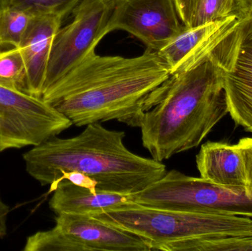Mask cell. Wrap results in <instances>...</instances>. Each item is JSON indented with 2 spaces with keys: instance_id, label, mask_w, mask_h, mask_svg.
Instances as JSON below:
<instances>
[{
  "instance_id": "obj_9",
  "label": "cell",
  "mask_w": 252,
  "mask_h": 251,
  "mask_svg": "<svg viewBox=\"0 0 252 251\" xmlns=\"http://www.w3.org/2000/svg\"><path fill=\"white\" fill-rule=\"evenodd\" d=\"M210 56L220 69L228 112L252 134V13L219 41Z\"/></svg>"
},
{
  "instance_id": "obj_4",
  "label": "cell",
  "mask_w": 252,
  "mask_h": 251,
  "mask_svg": "<svg viewBox=\"0 0 252 251\" xmlns=\"http://www.w3.org/2000/svg\"><path fill=\"white\" fill-rule=\"evenodd\" d=\"M92 217L142 237L151 251H185L195 242L228 237L252 226L249 217L156 209L133 202Z\"/></svg>"
},
{
  "instance_id": "obj_15",
  "label": "cell",
  "mask_w": 252,
  "mask_h": 251,
  "mask_svg": "<svg viewBox=\"0 0 252 251\" xmlns=\"http://www.w3.org/2000/svg\"><path fill=\"white\" fill-rule=\"evenodd\" d=\"M252 13L248 0H198L189 27H197L230 17L243 19Z\"/></svg>"
},
{
  "instance_id": "obj_7",
  "label": "cell",
  "mask_w": 252,
  "mask_h": 251,
  "mask_svg": "<svg viewBox=\"0 0 252 251\" xmlns=\"http://www.w3.org/2000/svg\"><path fill=\"white\" fill-rule=\"evenodd\" d=\"M116 0H82L72 22L56 32L52 46L43 94L86 57L95 53L105 35Z\"/></svg>"
},
{
  "instance_id": "obj_10",
  "label": "cell",
  "mask_w": 252,
  "mask_h": 251,
  "mask_svg": "<svg viewBox=\"0 0 252 251\" xmlns=\"http://www.w3.org/2000/svg\"><path fill=\"white\" fill-rule=\"evenodd\" d=\"M185 27L174 0H116L110 21L111 32L126 31L155 52Z\"/></svg>"
},
{
  "instance_id": "obj_5",
  "label": "cell",
  "mask_w": 252,
  "mask_h": 251,
  "mask_svg": "<svg viewBox=\"0 0 252 251\" xmlns=\"http://www.w3.org/2000/svg\"><path fill=\"white\" fill-rule=\"evenodd\" d=\"M130 197L133 203L156 209L252 218V195L248 190L225 188L176 169Z\"/></svg>"
},
{
  "instance_id": "obj_6",
  "label": "cell",
  "mask_w": 252,
  "mask_h": 251,
  "mask_svg": "<svg viewBox=\"0 0 252 251\" xmlns=\"http://www.w3.org/2000/svg\"><path fill=\"white\" fill-rule=\"evenodd\" d=\"M24 251H151L142 237L90 215L60 214L56 225L27 239Z\"/></svg>"
},
{
  "instance_id": "obj_3",
  "label": "cell",
  "mask_w": 252,
  "mask_h": 251,
  "mask_svg": "<svg viewBox=\"0 0 252 251\" xmlns=\"http://www.w3.org/2000/svg\"><path fill=\"white\" fill-rule=\"evenodd\" d=\"M125 137L124 131L100 122L89 124L76 137H55L34 146L23 155L27 172L41 185H50L49 193L62 172L78 171L95 180L99 191L135 194L161 179L167 169L161 162L132 153Z\"/></svg>"
},
{
  "instance_id": "obj_8",
  "label": "cell",
  "mask_w": 252,
  "mask_h": 251,
  "mask_svg": "<svg viewBox=\"0 0 252 251\" xmlns=\"http://www.w3.org/2000/svg\"><path fill=\"white\" fill-rule=\"evenodd\" d=\"M72 125L41 97L0 86V153L38 145Z\"/></svg>"
},
{
  "instance_id": "obj_18",
  "label": "cell",
  "mask_w": 252,
  "mask_h": 251,
  "mask_svg": "<svg viewBox=\"0 0 252 251\" xmlns=\"http://www.w3.org/2000/svg\"><path fill=\"white\" fill-rule=\"evenodd\" d=\"M32 17L24 10L0 7V47H19Z\"/></svg>"
},
{
  "instance_id": "obj_13",
  "label": "cell",
  "mask_w": 252,
  "mask_h": 251,
  "mask_svg": "<svg viewBox=\"0 0 252 251\" xmlns=\"http://www.w3.org/2000/svg\"><path fill=\"white\" fill-rule=\"evenodd\" d=\"M196 166L203 179L232 190H247L242 155L236 144L207 141L196 156Z\"/></svg>"
},
{
  "instance_id": "obj_16",
  "label": "cell",
  "mask_w": 252,
  "mask_h": 251,
  "mask_svg": "<svg viewBox=\"0 0 252 251\" xmlns=\"http://www.w3.org/2000/svg\"><path fill=\"white\" fill-rule=\"evenodd\" d=\"M0 86L28 94L26 67L18 47L0 51Z\"/></svg>"
},
{
  "instance_id": "obj_24",
  "label": "cell",
  "mask_w": 252,
  "mask_h": 251,
  "mask_svg": "<svg viewBox=\"0 0 252 251\" xmlns=\"http://www.w3.org/2000/svg\"><path fill=\"white\" fill-rule=\"evenodd\" d=\"M249 3H250V5H251L252 10V0H248Z\"/></svg>"
},
{
  "instance_id": "obj_14",
  "label": "cell",
  "mask_w": 252,
  "mask_h": 251,
  "mask_svg": "<svg viewBox=\"0 0 252 251\" xmlns=\"http://www.w3.org/2000/svg\"><path fill=\"white\" fill-rule=\"evenodd\" d=\"M49 202L50 209L56 215L60 214L93 215L125 206L130 203V195L97 191L62 180L56 186Z\"/></svg>"
},
{
  "instance_id": "obj_11",
  "label": "cell",
  "mask_w": 252,
  "mask_h": 251,
  "mask_svg": "<svg viewBox=\"0 0 252 251\" xmlns=\"http://www.w3.org/2000/svg\"><path fill=\"white\" fill-rule=\"evenodd\" d=\"M240 21L241 19L233 16L200 26H185L157 53L167 63L170 75L183 72L208 56Z\"/></svg>"
},
{
  "instance_id": "obj_21",
  "label": "cell",
  "mask_w": 252,
  "mask_h": 251,
  "mask_svg": "<svg viewBox=\"0 0 252 251\" xmlns=\"http://www.w3.org/2000/svg\"><path fill=\"white\" fill-rule=\"evenodd\" d=\"M62 180H67L72 184L79 186V187H84V188L88 189L93 193H97V191H99L98 184L95 180L93 179L89 175H85L82 172H78V171L62 172L58 184Z\"/></svg>"
},
{
  "instance_id": "obj_19",
  "label": "cell",
  "mask_w": 252,
  "mask_h": 251,
  "mask_svg": "<svg viewBox=\"0 0 252 251\" xmlns=\"http://www.w3.org/2000/svg\"><path fill=\"white\" fill-rule=\"evenodd\" d=\"M190 251H252V226L228 237L195 242Z\"/></svg>"
},
{
  "instance_id": "obj_2",
  "label": "cell",
  "mask_w": 252,
  "mask_h": 251,
  "mask_svg": "<svg viewBox=\"0 0 252 251\" xmlns=\"http://www.w3.org/2000/svg\"><path fill=\"white\" fill-rule=\"evenodd\" d=\"M228 112L220 69L210 54L171 75L147 98L132 127L157 162L198 147Z\"/></svg>"
},
{
  "instance_id": "obj_17",
  "label": "cell",
  "mask_w": 252,
  "mask_h": 251,
  "mask_svg": "<svg viewBox=\"0 0 252 251\" xmlns=\"http://www.w3.org/2000/svg\"><path fill=\"white\" fill-rule=\"evenodd\" d=\"M82 0H0V7H13L32 16H54L62 20L74 11Z\"/></svg>"
},
{
  "instance_id": "obj_22",
  "label": "cell",
  "mask_w": 252,
  "mask_h": 251,
  "mask_svg": "<svg viewBox=\"0 0 252 251\" xmlns=\"http://www.w3.org/2000/svg\"><path fill=\"white\" fill-rule=\"evenodd\" d=\"M182 23L189 27L198 0H174Z\"/></svg>"
},
{
  "instance_id": "obj_23",
  "label": "cell",
  "mask_w": 252,
  "mask_h": 251,
  "mask_svg": "<svg viewBox=\"0 0 252 251\" xmlns=\"http://www.w3.org/2000/svg\"><path fill=\"white\" fill-rule=\"evenodd\" d=\"M10 211L9 206L0 197V239L4 237L7 234V217Z\"/></svg>"
},
{
  "instance_id": "obj_12",
  "label": "cell",
  "mask_w": 252,
  "mask_h": 251,
  "mask_svg": "<svg viewBox=\"0 0 252 251\" xmlns=\"http://www.w3.org/2000/svg\"><path fill=\"white\" fill-rule=\"evenodd\" d=\"M62 21L48 15L33 16L18 47L26 67L28 94L34 97H42L53 40Z\"/></svg>"
},
{
  "instance_id": "obj_20",
  "label": "cell",
  "mask_w": 252,
  "mask_h": 251,
  "mask_svg": "<svg viewBox=\"0 0 252 251\" xmlns=\"http://www.w3.org/2000/svg\"><path fill=\"white\" fill-rule=\"evenodd\" d=\"M241 151L245 167L247 190L252 195V137L241 139L236 144Z\"/></svg>"
},
{
  "instance_id": "obj_1",
  "label": "cell",
  "mask_w": 252,
  "mask_h": 251,
  "mask_svg": "<svg viewBox=\"0 0 252 251\" xmlns=\"http://www.w3.org/2000/svg\"><path fill=\"white\" fill-rule=\"evenodd\" d=\"M170 76L157 52L139 56L95 53L63 75L41 98L75 126L116 120L132 127L150 94Z\"/></svg>"
}]
</instances>
